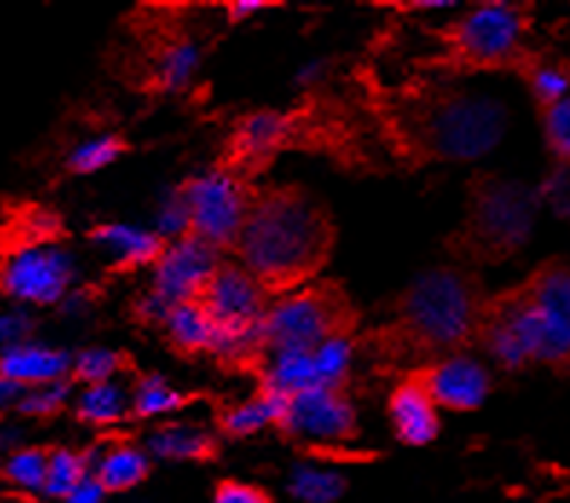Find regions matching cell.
Segmentation results:
<instances>
[{"instance_id": "5bb4252c", "label": "cell", "mask_w": 570, "mask_h": 503, "mask_svg": "<svg viewBox=\"0 0 570 503\" xmlns=\"http://www.w3.org/2000/svg\"><path fill=\"white\" fill-rule=\"evenodd\" d=\"M278 432L287 437H316V440H354L356 411L347 400L345 388L313 385L289 396Z\"/></svg>"}, {"instance_id": "ac0fdd59", "label": "cell", "mask_w": 570, "mask_h": 503, "mask_svg": "<svg viewBox=\"0 0 570 503\" xmlns=\"http://www.w3.org/2000/svg\"><path fill=\"white\" fill-rule=\"evenodd\" d=\"M67 353L50 351L38 345H14L7 353H0V379L14 382L18 388L27 385H56L67 371Z\"/></svg>"}, {"instance_id": "9a60e30c", "label": "cell", "mask_w": 570, "mask_h": 503, "mask_svg": "<svg viewBox=\"0 0 570 503\" xmlns=\"http://www.w3.org/2000/svg\"><path fill=\"white\" fill-rule=\"evenodd\" d=\"M521 287L542 316V362L570 374V266L544 264Z\"/></svg>"}, {"instance_id": "f35d334b", "label": "cell", "mask_w": 570, "mask_h": 503, "mask_svg": "<svg viewBox=\"0 0 570 503\" xmlns=\"http://www.w3.org/2000/svg\"><path fill=\"white\" fill-rule=\"evenodd\" d=\"M27 327H29V322H27V318H21V316L0 318V342H12V338L21 336Z\"/></svg>"}, {"instance_id": "4dcf8cb0", "label": "cell", "mask_w": 570, "mask_h": 503, "mask_svg": "<svg viewBox=\"0 0 570 503\" xmlns=\"http://www.w3.org/2000/svg\"><path fill=\"white\" fill-rule=\"evenodd\" d=\"M128 151H130L128 139L119 137V134H110V137H105V139H96V142L81 145L79 151L67 159V171L94 174V171H99V168L116 162L119 157H125Z\"/></svg>"}, {"instance_id": "4316f807", "label": "cell", "mask_w": 570, "mask_h": 503, "mask_svg": "<svg viewBox=\"0 0 570 503\" xmlns=\"http://www.w3.org/2000/svg\"><path fill=\"white\" fill-rule=\"evenodd\" d=\"M125 417V400L122 391L110 385V382H101V385H90L85 391V396L79 400V408H76V420L87 425H110L119 423Z\"/></svg>"}, {"instance_id": "9c48e42d", "label": "cell", "mask_w": 570, "mask_h": 503, "mask_svg": "<svg viewBox=\"0 0 570 503\" xmlns=\"http://www.w3.org/2000/svg\"><path fill=\"white\" fill-rule=\"evenodd\" d=\"M255 183L220 174L212 168L203 177H191L180 186V200L186 209V231L215 246L220 255L238 246L246 211L253 206Z\"/></svg>"}, {"instance_id": "f546056e", "label": "cell", "mask_w": 570, "mask_h": 503, "mask_svg": "<svg viewBox=\"0 0 570 503\" xmlns=\"http://www.w3.org/2000/svg\"><path fill=\"white\" fill-rule=\"evenodd\" d=\"M354 338H333L327 345L313 351V365H316L318 385H331V388H345L347 367L354 356Z\"/></svg>"}, {"instance_id": "cb8c5ba5", "label": "cell", "mask_w": 570, "mask_h": 503, "mask_svg": "<svg viewBox=\"0 0 570 503\" xmlns=\"http://www.w3.org/2000/svg\"><path fill=\"white\" fill-rule=\"evenodd\" d=\"M258 382L287 396L298 394L304 388H313V385H318L313 353H278L273 365L267 367V374L261 376Z\"/></svg>"}, {"instance_id": "60d3db41", "label": "cell", "mask_w": 570, "mask_h": 503, "mask_svg": "<svg viewBox=\"0 0 570 503\" xmlns=\"http://www.w3.org/2000/svg\"><path fill=\"white\" fill-rule=\"evenodd\" d=\"M18 385H14V382H9V379H0V405H7V403H12L14 396H18Z\"/></svg>"}, {"instance_id": "44dd1931", "label": "cell", "mask_w": 570, "mask_h": 503, "mask_svg": "<svg viewBox=\"0 0 570 503\" xmlns=\"http://www.w3.org/2000/svg\"><path fill=\"white\" fill-rule=\"evenodd\" d=\"M148 448L157 457H163V461L212 463L220 457V443H217V437L200 432L195 425H163L148 440Z\"/></svg>"}, {"instance_id": "74e56055", "label": "cell", "mask_w": 570, "mask_h": 503, "mask_svg": "<svg viewBox=\"0 0 570 503\" xmlns=\"http://www.w3.org/2000/svg\"><path fill=\"white\" fill-rule=\"evenodd\" d=\"M101 497H105V492L99 490V483H96L94 475H90L85 483H81L79 490L67 497L65 503H101Z\"/></svg>"}, {"instance_id": "5b68a950", "label": "cell", "mask_w": 570, "mask_h": 503, "mask_svg": "<svg viewBox=\"0 0 570 503\" xmlns=\"http://www.w3.org/2000/svg\"><path fill=\"white\" fill-rule=\"evenodd\" d=\"M528 29V12L513 3H481L455 23L432 29L441 43L438 56L417 61L420 70L432 72H481V70H510L530 61L521 38Z\"/></svg>"}, {"instance_id": "6da1fadb", "label": "cell", "mask_w": 570, "mask_h": 503, "mask_svg": "<svg viewBox=\"0 0 570 503\" xmlns=\"http://www.w3.org/2000/svg\"><path fill=\"white\" fill-rule=\"evenodd\" d=\"M351 87L374 137L405 171L484 157L504 137L507 110L501 101L426 72L391 85L371 65H356Z\"/></svg>"}, {"instance_id": "836d02e7", "label": "cell", "mask_w": 570, "mask_h": 503, "mask_svg": "<svg viewBox=\"0 0 570 503\" xmlns=\"http://www.w3.org/2000/svg\"><path fill=\"white\" fill-rule=\"evenodd\" d=\"M72 382H56V385H47V388L36 391V394L23 396L21 403H18V411L21 414H29V417H52L58 411L65 408V400L70 394Z\"/></svg>"}, {"instance_id": "f1b7e54d", "label": "cell", "mask_w": 570, "mask_h": 503, "mask_svg": "<svg viewBox=\"0 0 570 503\" xmlns=\"http://www.w3.org/2000/svg\"><path fill=\"white\" fill-rule=\"evenodd\" d=\"M47 461H50V452H47V448H23V452L12 454V457L3 463L0 477L12 483V486H18V490L43 492Z\"/></svg>"}, {"instance_id": "83f0119b", "label": "cell", "mask_w": 570, "mask_h": 503, "mask_svg": "<svg viewBox=\"0 0 570 503\" xmlns=\"http://www.w3.org/2000/svg\"><path fill=\"white\" fill-rule=\"evenodd\" d=\"M122 371H137L134 365V356L128 353H116V351H85L76 359V367H72L70 382H87V385H101V382H110L116 374Z\"/></svg>"}, {"instance_id": "52a82bcc", "label": "cell", "mask_w": 570, "mask_h": 503, "mask_svg": "<svg viewBox=\"0 0 570 503\" xmlns=\"http://www.w3.org/2000/svg\"><path fill=\"white\" fill-rule=\"evenodd\" d=\"M284 125H287V151L322 154L347 171L376 168L368 148V137L374 130L368 128L360 108L354 110L336 96L313 90L298 105L284 110Z\"/></svg>"}, {"instance_id": "ffe728a7", "label": "cell", "mask_w": 570, "mask_h": 503, "mask_svg": "<svg viewBox=\"0 0 570 503\" xmlns=\"http://www.w3.org/2000/svg\"><path fill=\"white\" fill-rule=\"evenodd\" d=\"M87 238L94 240V244H105L114 246V249L122 251V258L116 260L110 266V273L114 275H125L134 273L139 266H157V260L163 258V251H166V240L159 238V235H145V231L128 229V226H96V229L87 231Z\"/></svg>"}, {"instance_id": "ab89813d", "label": "cell", "mask_w": 570, "mask_h": 503, "mask_svg": "<svg viewBox=\"0 0 570 503\" xmlns=\"http://www.w3.org/2000/svg\"><path fill=\"white\" fill-rule=\"evenodd\" d=\"M391 9H409V12H414V9H449L452 3L449 0H420V3H389Z\"/></svg>"}, {"instance_id": "8fae6325", "label": "cell", "mask_w": 570, "mask_h": 503, "mask_svg": "<svg viewBox=\"0 0 570 503\" xmlns=\"http://www.w3.org/2000/svg\"><path fill=\"white\" fill-rule=\"evenodd\" d=\"M284 151H287L284 110H249L226 134L215 159V171L255 183Z\"/></svg>"}, {"instance_id": "7a4b0ae2", "label": "cell", "mask_w": 570, "mask_h": 503, "mask_svg": "<svg viewBox=\"0 0 570 503\" xmlns=\"http://www.w3.org/2000/svg\"><path fill=\"white\" fill-rule=\"evenodd\" d=\"M484 302V287L470 269L438 266L417 275L394 298L391 316L356 336L354 347L376 371L412 374L475 345Z\"/></svg>"}, {"instance_id": "7402d4cb", "label": "cell", "mask_w": 570, "mask_h": 503, "mask_svg": "<svg viewBox=\"0 0 570 503\" xmlns=\"http://www.w3.org/2000/svg\"><path fill=\"white\" fill-rule=\"evenodd\" d=\"M151 472V461L137 448L122 446L105 454L94 469V481L99 483V490L105 495H119V492H130L134 486L148 477Z\"/></svg>"}, {"instance_id": "e575fe53", "label": "cell", "mask_w": 570, "mask_h": 503, "mask_svg": "<svg viewBox=\"0 0 570 503\" xmlns=\"http://www.w3.org/2000/svg\"><path fill=\"white\" fill-rule=\"evenodd\" d=\"M212 503H275L273 495L261 486H253V483H240V481H217L215 497Z\"/></svg>"}, {"instance_id": "4fadbf2b", "label": "cell", "mask_w": 570, "mask_h": 503, "mask_svg": "<svg viewBox=\"0 0 570 503\" xmlns=\"http://www.w3.org/2000/svg\"><path fill=\"white\" fill-rule=\"evenodd\" d=\"M224 255L206 240L183 231L177 244H168L163 258L154 266V293L168 307L195 302L197 293L206 287V280L215 275Z\"/></svg>"}, {"instance_id": "484cf974", "label": "cell", "mask_w": 570, "mask_h": 503, "mask_svg": "<svg viewBox=\"0 0 570 503\" xmlns=\"http://www.w3.org/2000/svg\"><path fill=\"white\" fill-rule=\"evenodd\" d=\"M347 483L336 472H322V469L302 466L289 477V495L302 503H333L345 495Z\"/></svg>"}, {"instance_id": "e0dca14e", "label": "cell", "mask_w": 570, "mask_h": 503, "mask_svg": "<svg viewBox=\"0 0 570 503\" xmlns=\"http://www.w3.org/2000/svg\"><path fill=\"white\" fill-rule=\"evenodd\" d=\"M389 417L394 425V434L405 446H429L441 434L438 405L429 400L426 391L417 388L409 379H403L397 388L391 391Z\"/></svg>"}, {"instance_id": "3957f363", "label": "cell", "mask_w": 570, "mask_h": 503, "mask_svg": "<svg viewBox=\"0 0 570 503\" xmlns=\"http://www.w3.org/2000/svg\"><path fill=\"white\" fill-rule=\"evenodd\" d=\"M333 249L336 224L313 191L289 183L255 188L235 255L269 302L313 284Z\"/></svg>"}, {"instance_id": "7c38bea8", "label": "cell", "mask_w": 570, "mask_h": 503, "mask_svg": "<svg viewBox=\"0 0 570 503\" xmlns=\"http://www.w3.org/2000/svg\"><path fill=\"white\" fill-rule=\"evenodd\" d=\"M72 280V258L61 246H29L0 258V293L29 304H56Z\"/></svg>"}, {"instance_id": "d4e9b609", "label": "cell", "mask_w": 570, "mask_h": 503, "mask_svg": "<svg viewBox=\"0 0 570 503\" xmlns=\"http://www.w3.org/2000/svg\"><path fill=\"white\" fill-rule=\"evenodd\" d=\"M200 396L203 394H180V391L168 388L163 376H139L130 414H134L137 420L154 417V414L186 408L188 403H195V400H200Z\"/></svg>"}, {"instance_id": "8d00e7d4", "label": "cell", "mask_w": 570, "mask_h": 503, "mask_svg": "<svg viewBox=\"0 0 570 503\" xmlns=\"http://www.w3.org/2000/svg\"><path fill=\"white\" fill-rule=\"evenodd\" d=\"M275 7H282V3H269V0H229V3H224V12L226 18H229V23H238L240 18H246V14L261 12V9H275Z\"/></svg>"}, {"instance_id": "d6a6232c", "label": "cell", "mask_w": 570, "mask_h": 503, "mask_svg": "<svg viewBox=\"0 0 570 503\" xmlns=\"http://www.w3.org/2000/svg\"><path fill=\"white\" fill-rule=\"evenodd\" d=\"M524 70H528V79H530V87H533L535 99L542 101L544 108L557 105V101H562L564 96H568L570 81L564 72L553 70V67L533 65V61H528V65L521 67V72Z\"/></svg>"}, {"instance_id": "2e32d148", "label": "cell", "mask_w": 570, "mask_h": 503, "mask_svg": "<svg viewBox=\"0 0 570 503\" xmlns=\"http://www.w3.org/2000/svg\"><path fill=\"white\" fill-rule=\"evenodd\" d=\"M403 379L414 382L417 388L429 394L438 408L449 411H475L490 394V374L481 362L461 353V356H449V359L423 365Z\"/></svg>"}, {"instance_id": "30bf717a", "label": "cell", "mask_w": 570, "mask_h": 503, "mask_svg": "<svg viewBox=\"0 0 570 503\" xmlns=\"http://www.w3.org/2000/svg\"><path fill=\"white\" fill-rule=\"evenodd\" d=\"M188 304L200 307L203 316L220 331V347L215 353L217 359L220 353L258 333L273 302L238 260H220L215 275L206 280V287L197 293L195 302Z\"/></svg>"}, {"instance_id": "d6986e66", "label": "cell", "mask_w": 570, "mask_h": 503, "mask_svg": "<svg viewBox=\"0 0 570 503\" xmlns=\"http://www.w3.org/2000/svg\"><path fill=\"white\" fill-rule=\"evenodd\" d=\"M163 327H166V345L183 359H195L200 353L215 356L220 347V331L195 304H177Z\"/></svg>"}, {"instance_id": "277c9868", "label": "cell", "mask_w": 570, "mask_h": 503, "mask_svg": "<svg viewBox=\"0 0 570 503\" xmlns=\"http://www.w3.org/2000/svg\"><path fill=\"white\" fill-rule=\"evenodd\" d=\"M539 197L524 183L475 174L466 183L463 224L446 238V251L463 266H490L513 258L530 238Z\"/></svg>"}, {"instance_id": "1f68e13d", "label": "cell", "mask_w": 570, "mask_h": 503, "mask_svg": "<svg viewBox=\"0 0 570 503\" xmlns=\"http://www.w3.org/2000/svg\"><path fill=\"white\" fill-rule=\"evenodd\" d=\"M544 139L562 166H570V96L544 108Z\"/></svg>"}, {"instance_id": "d590c367", "label": "cell", "mask_w": 570, "mask_h": 503, "mask_svg": "<svg viewBox=\"0 0 570 503\" xmlns=\"http://www.w3.org/2000/svg\"><path fill=\"white\" fill-rule=\"evenodd\" d=\"M542 197L559 217L570 220V166H559L542 186Z\"/></svg>"}, {"instance_id": "603a6c76", "label": "cell", "mask_w": 570, "mask_h": 503, "mask_svg": "<svg viewBox=\"0 0 570 503\" xmlns=\"http://www.w3.org/2000/svg\"><path fill=\"white\" fill-rule=\"evenodd\" d=\"M90 475H94L90 454L56 448V452H50V461H47V477H43L41 495L52 497V501H67Z\"/></svg>"}, {"instance_id": "ba28073f", "label": "cell", "mask_w": 570, "mask_h": 503, "mask_svg": "<svg viewBox=\"0 0 570 503\" xmlns=\"http://www.w3.org/2000/svg\"><path fill=\"white\" fill-rule=\"evenodd\" d=\"M139 47V67L130 79L154 93H174L197 67V43L180 7H137L125 18Z\"/></svg>"}, {"instance_id": "8992f818", "label": "cell", "mask_w": 570, "mask_h": 503, "mask_svg": "<svg viewBox=\"0 0 570 503\" xmlns=\"http://www.w3.org/2000/svg\"><path fill=\"white\" fill-rule=\"evenodd\" d=\"M360 324L362 313L340 280H313L269 304L258 327V342L267 356L313 353L333 338H356Z\"/></svg>"}]
</instances>
